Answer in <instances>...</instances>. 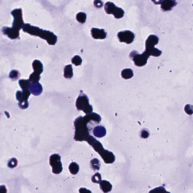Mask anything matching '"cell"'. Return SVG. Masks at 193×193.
Wrapping results in <instances>:
<instances>
[{
	"mask_svg": "<svg viewBox=\"0 0 193 193\" xmlns=\"http://www.w3.org/2000/svg\"><path fill=\"white\" fill-rule=\"evenodd\" d=\"M76 105L78 110H83L86 115L91 114L93 112V108L90 104L88 97L82 92L77 99Z\"/></svg>",
	"mask_w": 193,
	"mask_h": 193,
	"instance_id": "cell-3",
	"label": "cell"
},
{
	"mask_svg": "<svg viewBox=\"0 0 193 193\" xmlns=\"http://www.w3.org/2000/svg\"><path fill=\"white\" fill-rule=\"evenodd\" d=\"M149 133L148 131L146 130H143L141 131V137L144 138H146L149 137Z\"/></svg>",
	"mask_w": 193,
	"mask_h": 193,
	"instance_id": "cell-30",
	"label": "cell"
},
{
	"mask_svg": "<svg viewBox=\"0 0 193 193\" xmlns=\"http://www.w3.org/2000/svg\"><path fill=\"white\" fill-rule=\"evenodd\" d=\"M6 192V190L5 186H0V193H4Z\"/></svg>",
	"mask_w": 193,
	"mask_h": 193,
	"instance_id": "cell-32",
	"label": "cell"
},
{
	"mask_svg": "<svg viewBox=\"0 0 193 193\" xmlns=\"http://www.w3.org/2000/svg\"><path fill=\"white\" fill-rule=\"evenodd\" d=\"M71 62L72 64H74L76 66H78L82 64V59L80 56L76 55L72 58Z\"/></svg>",
	"mask_w": 193,
	"mask_h": 193,
	"instance_id": "cell-24",
	"label": "cell"
},
{
	"mask_svg": "<svg viewBox=\"0 0 193 193\" xmlns=\"http://www.w3.org/2000/svg\"><path fill=\"white\" fill-rule=\"evenodd\" d=\"M92 182L95 183L99 184L101 181V175L100 173H96L92 177Z\"/></svg>",
	"mask_w": 193,
	"mask_h": 193,
	"instance_id": "cell-25",
	"label": "cell"
},
{
	"mask_svg": "<svg viewBox=\"0 0 193 193\" xmlns=\"http://www.w3.org/2000/svg\"><path fill=\"white\" fill-rule=\"evenodd\" d=\"M19 84L22 90H29L31 86V82L29 80H20L19 81Z\"/></svg>",
	"mask_w": 193,
	"mask_h": 193,
	"instance_id": "cell-17",
	"label": "cell"
},
{
	"mask_svg": "<svg viewBox=\"0 0 193 193\" xmlns=\"http://www.w3.org/2000/svg\"><path fill=\"white\" fill-rule=\"evenodd\" d=\"M94 5L96 8H100L102 7L103 6V2L100 0H95L94 2Z\"/></svg>",
	"mask_w": 193,
	"mask_h": 193,
	"instance_id": "cell-29",
	"label": "cell"
},
{
	"mask_svg": "<svg viewBox=\"0 0 193 193\" xmlns=\"http://www.w3.org/2000/svg\"><path fill=\"white\" fill-rule=\"evenodd\" d=\"M69 169L71 174L76 175L79 171V166L76 162H72L69 166Z\"/></svg>",
	"mask_w": 193,
	"mask_h": 193,
	"instance_id": "cell-19",
	"label": "cell"
},
{
	"mask_svg": "<svg viewBox=\"0 0 193 193\" xmlns=\"http://www.w3.org/2000/svg\"><path fill=\"white\" fill-rule=\"evenodd\" d=\"M92 38L96 39H104L106 37V33L104 29L92 28L91 30Z\"/></svg>",
	"mask_w": 193,
	"mask_h": 193,
	"instance_id": "cell-10",
	"label": "cell"
},
{
	"mask_svg": "<svg viewBox=\"0 0 193 193\" xmlns=\"http://www.w3.org/2000/svg\"><path fill=\"white\" fill-rule=\"evenodd\" d=\"M121 75L122 78L125 79H130L133 77V72L131 69H124L122 72Z\"/></svg>",
	"mask_w": 193,
	"mask_h": 193,
	"instance_id": "cell-18",
	"label": "cell"
},
{
	"mask_svg": "<svg viewBox=\"0 0 193 193\" xmlns=\"http://www.w3.org/2000/svg\"><path fill=\"white\" fill-rule=\"evenodd\" d=\"M152 1L155 5L161 4L162 0H151Z\"/></svg>",
	"mask_w": 193,
	"mask_h": 193,
	"instance_id": "cell-33",
	"label": "cell"
},
{
	"mask_svg": "<svg viewBox=\"0 0 193 193\" xmlns=\"http://www.w3.org/2000/svg\"><path fill=\"white\" fill-rule=\"evenodd\" d=\"M150 56L146 51L140 55L137 51H134L129 55V57L134 62L135 65L139 67L144 66L146 65Z\"/></svg>",
	"mask_w": 193,
	"mask_h": 193,
	"instance_id": "cell-4",
	"label": "cell"
},
{
	"mask_svg": "<svg viewBox=\"0 0 193 193\" xmlns=\"http://www.w3.org/2000/svg\"><path fill=\"white\" fill-rule=\"evenodd\" d=\"M41 78L40 74L34 71L29 76V80L31 83H37L39 82Z\"/></svg>",
	"mask_w": 193,
	"mask_h": 193,
	"instance_id": "cell-21",
	"label": "cell"
},
{
	"mask_svg": "<svg viewBox=\"0 0 193 193\" xmlns=\"http://www.w3.org/2000/svg\"><path fill=\"white\" fill-rule=\"evenodd\" d=\"M117 37L120 42H124L128 44L132 43L135 38V35L130 31L125 30L119 32Z\"/></svg>",
	"mask_w": 193,
	"mask_h": 193,
	"instance_id": "cell-8",
	"label": "cell"
},
{
	"mask_svg": "<svg viewBox=\"0 0 193 193\" xmlns=\"http://www.w3.org/2000/svg\"><path fill=\"white\" fill-rule=\"evenodd\" d=\"M185 110L186 113L189 115H192L193 114L192 106L190 105H186Z\"/></svg>",
	"mask_w": 193,
	"mask_h": 193,
	"instance_id": "cell-27",
	"label": "cell"
},
{
	"mask_svg": "<svg viewBox=\"0 0 193 193\" xmlns=\"http://www.w3.org/2000/svg\"><path fill=\"white\" fill-rule=\"evenodd\" d=\"M159 38L154 35L149 36L146 40L145 46L146 51L150 56L154 57H159L162 53V51L158 49L155 48L154 46L159 43Z\"/></svg>",
	"mask_w": 193,
	"mask_h": 193,
	"instance_id": "cell-2",
	"label": "cell"
},
{
	"mask_svg": "<svg viewBox=\"0 0 193 193\" xmlns=\"http://www.w3.org/2000/svg\"><path fill=\"white\" fill-rule=\"evenodd\" d=\"M50 165L52 168V173L58 174L63 170L62 164L61 162V157L57 154H54L50 157Z\"/></svg>",
	"mask_w": 193,
	"mask_h": 193,
	"instance_id": "cell-6",
	"label": "cell"
},
{
	"mask_svg": "<svg viewBox=\"0 0 193 193\" xmlns=\"http://www.w3.org/2000/svg\"><path fill=\"white\" fill-rule=\"evenodd\" d=\"M31 93L34 96H38L40 95L43 91V87L40 83H32L31 84L29 88Z\"/></svg>",
	"mask_w": 193,
	"mask_h": 193,
	"instance_id": "cell-12",
	"label": "cell"
},
{
	"mask_svg": "<svg viewBox=\"0 0 193 193\" xmlns=\"http://www.w3.org/2000/svg\"><path fill=\"white\" fill-rule=\"evenodd\" d=\"M90 165L91 168L94 171L99 170L100 164L98 159H92L90 162Z\"/></svg>",
	"mask_w": 193,
	"mask_h": 193,
	"instance_id": "cell-20",
	"label": "cell"
},
{
	"mask_svg": "<svg viewBox=\"0 0 193 193\" xmlns=\"http://www.w3.org/2000/svg\"><path fill=\"white\" fill-rule=\"evenodd\" d=\"M38 30L36 36H38L40 37L41 38L46 40L49 44L51 45H54L56 43L57 41V37L52 32L49 31Z\"/></svg>",
	"mask_w": 193,
	"mask_h": 193,
	"instance_id": "cell-7",
	"label": "cell"
},
{
	"mask_svg": "<svg viewBox=\"0 0 193 193\" xmlns=\"http://www.w3.org/2000/svg\"><path fill=\"white\" fill-rule=\"evenodd\" d=\"M33 69L34 71L38 74H41L43 72V65L40 61L38 60H34L33 64Z\"/></svg>",
	"mask_w": 193,
	"mask_h": 193,
	"instance_id": "cell-15",
	"label": "cell"
},
{
	"mask_svg": "<svg viewBox=\"0 0 193 193\" xmlns=\"http://www.w3.org/2000/svg\"><path fill=\"white\" fill-rule=\"evenodd\" d=\"M73 76V69L72 65L66 66L64 69V77L66 78H71Z\"/></svg>",
	"mask_w": 193,
	"mask_h": 193,
	"instance_id": "cell-16",
	"label": "cell"
},
{
	"mask_svg": "<svg viewBox=\"0 0 193 193\" xmlns=\"http://www.w3.org/2000/svg\"><path fill=\"white\" fill-rule=\"evenodd\" d=\"M31 93L29 90H22V91H17L16 93V99L20 103L28 101Z\"/></svg>",
	"mask_w": 193,
	"mask_h": 193,
	"instance_id": "cell-11",
	"label": "cell"
},
{
	"mask_svg": "<svg viewBox=\"0 0 193 193\" xmlns=\"http://www.w3.org/2000/svg\"><path fill=\"white\" fill-rule=\"evenodd\" d=\"M18 105L20 108L23 109H25L28 108V106H29V103L28 101L21 103L19 102Z\"/></svg>",
	"mask_w": 193,
	"mask_h": 193,
	"instance_id": "cell-28",
	"label": "cell"
},
{
	"mask_svg": "<svg viewBox=\"0 0 193 193\" xmlns=\"http://www.w3.org/2000/svg\"><path fill=\"white\" fill-rule=\"evenodd\" d=\"M20 73L16 70L11 71L9 74V78L13 81H16L20 78Z\"/></svg>",
	"mask_w": 193,
	"mask_h": 193,
	"instance_id": "cell-22",
	"label": "cell"
},
{
	"mask_svg": "<svg viewBox=\"0 0 193 193\" xmlns=\"http://www.w3.org/2000/svg\"><path fill=\"white\" fill-rule=\"evenodd\" d=\"M76 19L78 21L81 23H84L85 22L87 19V15L84 13H78L76 16Z\"/></svg>",
	"mask_w": 193,
	"mask_h": 193,
	"instance_id": "cell-23",
	"label": "cell"
},
{
	"mask_svg": "<svg viewBox=\"0 0 193 193\" xmlns=\"http://www.w3.org/2000/svg\"><path fill=\"white\" fill-rule=\"evenodd\" d=\"M94 136L98 138H102L105 136L106 130L105 127L102 126H96L93 131Z\"/></svg>",
	"mask_w": 193,
	"mask_h": 193,
	"instance_id": "cell-13",
	"label": "cell"
},
{
	"mask_svg": "<svg viewBox=\"0 0 193 193\" xmlns=\"http://www.w3.org/2000/svg\"><path fill=\"white\" fill-rule=\"evenodd\" d=\"M17 162L16 159L13 158L9 162L8 166L11 168H13L17 165Z\"/></svg>",
	"mask_w": 193,
	"mask_h": 193,
	"instance_id": "cell-26",
	"label": "cell"
},
{
	"mask_svg": "<svg viewBox=\"0 0 193 193\" xmlns=\"http://www.w3.org/2000/svg\"><path fill=\"white\" fill-rule=\"evenodd\" d=\"M177 3V0H162L161 8L164 11H171Z\"/></svg>",
	"mask_w": 193,
	"mask_h": 193,
	"instance_id": "cell-9",
	"label": "cell"
},
{
	"mask_svg": "<svg viewBox=\"0 0 193 193\" xmlns=\"http://www.w3.org/2000/svg\"><path fill=\"white\" fill-rule=\"evenodd\" d=\"M105 9L108 14H112L115 18L119 19L124 16V11L122 8L115 6L113 2H106L105 6Z\"/></svg>",
	"mask_w": 193,
	"mask_h": 193,
	"instance_id": "cell-5",
	"label": "cell"
},
{
	"mask_svg": "<svg viewBox=\"0 0 193 193\" xmlns=\"http://www.w3.org/2000/svg\"><path fill=\"white\" fill-rule=\"evenodd\" d=\"M79 192L80 193H88V192H91V191L87 190V189L85 188H82L80 189L79 190Z\"/></svg>",
	"mask_w": 193,
	"mask_h": 193,
	"instance_id": "cell-31",
	"label": "cell"
},
{
	"mask_svg": "<svg viewBox=\"0 0 193 193\" xmlns=\"http://www.w3.org/2000/svg\"><path fill=\"white\" fill-rule=\"evenodd\" d=\"M101 120L100 115L95 113H91L83 117H78L76 119L74 123L76 129L74 140L76 141H85L90 135L87 123L91 121H94L99 123Z\"/></svg>",
	"mask_w": 193,
	"mask_h": 193,
	"instance_id": "cell-1",
	"label": "cell"
},
{
	"mask_svg": "<svg viewBox=\"0 0 193 193\" xmlns=\"http://www.w3.org/2000/svg\"><path fill=\"white\" fill-rule=\"evenodd\" d=\"M100 189L104 193L109 192L111 191L113 187V186L110 182L105 180L101 181L100 182Z\"/></svg>",
	"mask_w": 193,
	"mask_h": 193,
	"instance_id": "cell-14",
	"label": "cell"
}]
</instances>
